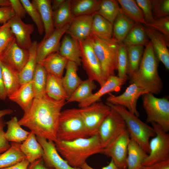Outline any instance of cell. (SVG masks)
I'll list each match as a JSON object with an SVG mask.
<instances>
[{
  "label": "cell",
  "mask_w": 169,
  "mask_h": 169,
  "mask_svg": "<svg viewBox=\"0 0 169 169\" xmlns=\"http://www.w3.org/2000/svg\"><path fill=\"white\" fill-rule=\"evenodd\" d=\"M66 103L65 100H56L46 94L41 98H34L18 123L28 128L36 136L54 142L57 140L61 110Z\"/></svg>",
  "instance_id": "1"
},
{
  "label": "cell",
  "mask_w": 169,
  "mask_h": 169,
  "mask_svg": "<svg viewBox=\"0 0 169 169\" xmlns=\"http://www.w3.org/2000/svg\"><path fill=\"white\" fill-rule=\"evenodd\" d=\"M59 153L71 166L80 168L90 156L102 153L103 147L98 133L93 136L65 141L54 142Z\"/></svg>",
  "instance_id": "2"
},
{
  "label": "cell",
  "mask_w": 169,
  "mask_h": 169,
  "mask_svg": "<svg viewBox=\"0 0 169 169\" xmlns=\"http://www.w3.org/2000/svg\"><path fill=\"white\" fill-rule=\"evenodd\" d=\"M145 47L138 69L130 77L131 83L148 93L158 94L163 88L158 71V59L150 41Z\"/></svg>",
  "instance_id": "3"
},
{
  "label": "cell",
  "mask_w": 169,
  "mask_h": 169,
  "mask_svg": "<svg viewBox=\"0 0 169 169\" xmlns=\"http://www.w3.org/2000/svg\"><path fill=\"white\" fill-rule=\"evenodd\" d=\"M100 64L106 80L117 70L118 44L112 38L105 39L91 34L87 39Z\"/></svg>",
  "instance_id": "4"
},
{
  "label": "cell",
  "mask_w": 169,
  "mask_h": 169,
  "mask_svg": "<svg viewBox=\"0 0 169 169\" xmlns=\"http://www.w3.org/2000/svg\"><path fill=\"white\" fill-rule=\"evenodd\" d=\"M106 104L115 110L123 118L131 138L135 141L147 153L150 152L151 137L155 136L153 128L140 119L126 108L118 105Z\"/></svg>",
  "instance_id": "5"
},
{
  "label": "cell",
  "mask_w": 169,
  "mask_h": 169,
  "mask_svg": "<svg viewBox=\"0 0 169 169\" xmlns=\"http://www.w3.org/2000/svg\"><path fill=\"white\" fill-rule=\"evenodd\" d=\"M56 136L57 140L65 141L89 137L79 109H69L61 111Z\"/></svg>",
  "instance_id": "6"
},
{
  "label": "cell",
  "mask_w": 169,
  "mask_h": 169,
  "mask_svg": "<svg viewBox=\"0 0 169 169\" xmlns=\"http://www.w3.org/2000/svg\"><path fill=\"white\" fill-rule=\"evenodd\" d=\"M142 95L143 106L147 116L146 123H156L168 132L169 131V101L168 99L156 97L150 93Z\"/></svg>",
  "instance_id": "7"
},
{
  "label": "cell",
  "mask_w": 169,
  "mask_h": 169,
  "mask_svg": "<svg viewBox=\"0 0 169 169\" xmlns=\"http://www.w3.org/2000/svg\"><path fill=\"white\" fill-rule=\"evenodd\" d=\"M151 123L156 135L149 141L150 152L142 166H150L169 160V134L157 124Z\"/></svg>",
  "instance_id": "8"
},
{
  "label": "cell",
  "mask_w": 169,
  "mask_h": 169,
  "mask_svg": "<svg viewBox=\"0 0 169 169\" xmlns=\"http://www.w3.org/2000/svg\"><path fill=\"white\" fill-rule=\"evenodd\" d=\"M111 109L110 106L102 102H96L79 109L89 137L98 133L100 126Z\"/></svg>",
  "instance_id": "9"
},
{
  "label": "cell",
  "mask_w": 169,
  "mask_h": 169,
  "mask_svg": "<svg viewBox=\"0 0 169 169\" xmlns=\"http://www.w3.org/2000/svg\"><path fill=\"white\" fill-rule=\"evenodd\" d=\"M81 64L88 78L98 83L101 86L105 79L99 62L93 48L87 40L79 41Z\"/></svg>",
  "instance_id": "10"
},
{
  "label": "cell",
  "mask_w": 169,
  "mask_h": 169,
  "mask_svg": "<svg viewBox=\"0 0 169 169\" xmlns=\"http://www.w3.org/2000/svg\"><path fill=\"white\" fill-rule=\"evenodd\" d=\"M111 108L110 112L102 123L98 131L104 148L108 146L121 132L126 129L123 118L115 110Z\"/></svg>",
  "instance_id": "11"
},
{
  "label": "cell",
  "mask_w": 169,
  "mask_h": 169,
  "mask_svg": "<svg viewBox=\"0 0 169 169\" xmlns=\"http://www.w3.org/2000/svg\"><path fill=\"white\" fill-rule=\"evenodd\" d=\"M28 49L20 47L15 38L0 53V61L14 72L19 73L28 61Z\"/></svg>",
  "instance_id": "12"
},
{
  "label": "cell",
  "mask_w": 169,
  "mask_h": 169,
  "mask_svg": "<svg viewBox=\"0 0 169 169\" xmlns=\"http://www.w3.org/2000/svg\"><path fill=\"white\" fill-rule=\"evenodd\" d=\"M130 139L126 129L104 149L102 153L111 157L120 169L126 167L127 149Z\"/></svg>",
  "instance_id": "13"
},
{
  "label": "cell",
  "mask_w": 169,
  "mask_h": 169,
  "mask_svg": "<svg viewBox=\"0 0 169 169\" xmlns=\"http://www.w3.org/2000/svg\"><path fill=\"white\" fill-rule=\"evenodd\" d=\"M147 93L136 84L131 83L121 94L116 96L110 94L106 98V102L124 107L138 117L139 113L136 108L137 101L141 96Z\"/></svg>",
  "instance_id": "14"
},
{
  "label": "cell",
  "mask_w": 169,
  "mask_h": 169,
  "mask_svg": "<svg viewBox=\"0 0 169 169\" xmlns=\"http://www.w3.org/2000/svg\"><path fill=\"white\" fill-rule=\"evenodd\" d=\"M36 137L43 149L44 154L42 158L47 166L53 169H81L71 166L62 158L57 151L53 141L39 136H36Z\"/></svg>",
  "instance_id": "15"
},
{
  "label": "cell",
  "mask_w": 169,
  "mask_h": 169,
  "mask_svg": "<svg viewBox=\"0 0 169 169\" xmlns=\"http://www.w3.org/2000/svg\"><path fill=\"white\" fill-rule=\"evenodd\" d=\"M69 24L58 29H55L47 38H43L38 44L37 49V63L41 61L51 54L59 52L61 38L67 30Z\"/></svg>",
  "instance_id": "16"
},
{
  "label": "cell",
  "mask_w": 169,
  "mask_h": 169,
  "mask_svg": "<svg viewBox=\"0 0 169 169\" xmlns=\"http://www.w3.org/2000/svg\"><path fill=\"white\" fill-rule=\"evenodd\" d=\"M144 28L158 60L169 70V51L168 47L169 39L163 34L149 27L144 26Z\"/></svg>",
  "instance_id": "17"
},
{
  "label": "cell",
  "mask_w": 169,
  "mask_h": 169,
  "mask_svg": "<svg viewBox=\"0 0 169 169\" xmlns=\"http://www.w3.org/2000/svg\"><path fill=\"white\" fill-rule=\"evenodd\" d=\"M8 22L17 44L28 50L32 43L31 35L34 30L33 24L24 23L15 15Z\"/></svg>",
  "instance_id": "18"
},
{
  "label": "cell",
  "mask_w": 169,
  "mask_h": 169,
  "mask_svg": "<svg viewBox=\"0 0 169 169\" xmlns=\"http://www.w3.org/2000/svg\"><path fill=\"white\" fill-rule=\"evenodd\" d=\"M94 14L73 17L65 33L78 41L86 40L91 34Z\"/></svg>",
  "instance_id": "19"
},
{
  "label": "cell",
  "mask_w": 169,
  "mask_h": 169,
  "mask_svg": "<svg viewBox=\"0 0 169 169\" xmlns=\"http://www.w3.org/2000/svg\"><path fill=\"white\" fill-rule=\"evenodd\" d=\"M127 79H121L115 75L109 77L100 89L90 97L79 103V108L85 107L97 102L105 94L111 92L119 91Z\"/></svg>",
  "instance_id": "20"
},
{
  "label": "cell",
  "mask_w": 169,
  "mask_h": 169,
  "mask_svg": "<svg viewBox=\"0 0 169 169\" xmlns=\"http://www.w3.org/2000/svg\"><path fill=\"white\" fill-rule=\"evenodd\" d=\"M59 53L68 61L75 63L78 66L81 64V53L79 41L70 36H64L61 42Z\"/></svg>",
  "instance_id": "21"
},
{
  "label": "cell",
  "mask_w": 169,
  "mask_h": 169,
  "mask_svg": "<svg viewBox=\"0 0 169 169\" xmlns=\"http://www.w3.org/2000/svg\"><path fill=\"white\" fill-rule=\"evenodd\" d=\"M51 1L50 0H33L31 2L40 15L45 33L44 38H48L55 29Z\"/></svg>",
  "instance_id": "22"
},
{
  "label": "cell",
  "mask_w": 169,
  "mask_h": 169,
  "mask_svg": "<svg viewBox=\"0 0 169 169\" xmlns=\"http://www.w3.org/2000/svg\"><path fill=\"white\" fill-rule=\"evenodd\" d=\"M68 61L57 52L50 54L38 63L44 68L47 73L62 78Z\"/></svg>",
  "instance_id": "23"
},
{
  "label": "cell",
  "mask_w": 169,
  "mask_h": 169,
  "mask_svg": "<svg viewBox=\"0 0 169 169\" xmlns=\"http://www.w3.org/2000/svg\"><path fill=\"white\" fill-rule=\"evenodd\" d=\"M20 149L30 163L42 158L43 149L37 141L36 136L31 131L27 139L20 145Z\"/></svg>",
  "instance_id": "24"
},
{
  "label": "cell",
  "mask_w": 169,
  "mask_h": 169,
  "mask_svg": "<svg viewBox=\"0 0 169 169\" xmlns=\"http://www.w3.org/2000/svg\"><path fill=\"white\" fill-rule=\"evenodd\" d=\"M136 23L120 12L113 24L112 39L117 44L123 42Z\"/></svg>",
  "instance_id": "25"
},
{
  "label": "cell",
  "mask_w": 169,
  "mask_h": 169,
  "mask_svg": "<svg viewBox=\"0 0 169 169\" xmlns=\"http://www.w3.org/2000/svg\"><path fill=\"white\" fill-rule=\"evenodd\" d=\"M8 98L18 105L24 112L26 111L34 99L32 81L21 84Z\"/></svg>",
  "instance_id": "26"
},
{
  "label": "cell",
  "mask_w": 169,
  "mask_h": 169,
  "mask_svg": "<svg viewBox=\"0 0 169 169\" xmlns=\"http://www.w3.org/2000/svg\"><path fill=\"white\" fill-rule=\"evenodd\" d=\"M148 155L139 145L130 138L127 149L126 169H139Z\"/></svg>",
  "instance_id": "27"
},
{
  "label": "cell",
  "mask_w": 169,
  "mask_h": 169,
  "mask_svg": "<svg viewBox=\"0 0 169 169\" xmlns=\"http://www.w3.org/2000/svg\"><path fill=\"white\" fill-rule=\"evenodd\" d=\"M78 66L75 63L68 61L65 75L62 78L63 84L68 96L67 100L83 81L78 74Z\"/></svg>",
  "instance_id": "28"
},
{
  "label": "cell",
  "mask_w": 169,
  "mask_h": 169,
  "mask_svg": "<svg viewBox=\"0 0 169 169\" xmlns=\"http://www.w3.org/2000/svg\"><path fill=\"white\" fill-rule=\"evenodd\" d=\"M37 41L32 42L31 45L28 49L29 57L28 61L22 70L17 75L21 84L32 81L36 65L37 49L38 45Z\"/></svg>",
  "instance_id": "29"
},
{
  "label": "cell",
  "mask_w": 169,
  "mask_h": 169,
  "mask_svg": "<svg viewBox=\"0 0 169 169\" xmlns=\"http://www.w3.org/2000/svg\"><path fill=\"white\" fill-rule=\"evenodd\" d=\"M101 0H71L73 17L94 14L98 11Z\"/></svg>",
  "instance_id": "30"
},
{
  "label": "cell",
  "mask_w": 169,
  "mask_h": 169,
  "mask_svg": "<svg viewBox=\"0 0 169 169\" xmlns=\"http://www.w3.org/2000/svg\"><path fill=\"white\" fill-rule=\"evenodd\" d=\"M45 93L48 96L56 100H67L68 99L62 78L48 73Z\"/></svg>",
  "instance_id": "31"
},
{
  "label": "cell",
  "mask_w": 169,
  "mask_h": 169,
  "mask_svg": "<svg viewBox=\"0 0 169 169\" xmlns=\"http://www.w3.org/2000/svg\"><path fill=\"white\" fill-rule=\"evenodd\" d=\"M112 33L113 24L97 13H95L93 17L91 34L102 38L111 39Z\"/></svg>",
  "instance_id": "32"
},
{
  "label": "cell",
  "mask_w": 169,
  "mask_h": 169,
  "mask_svg": "<svg viewBox=\"0 0 169 169\" xmlns=\"http://www.w3.org/2000/svg\"><path fill=\"white\" fill-rule=\"evenodd\" d=\"M149 42L144 26L139 23H136L123 42L126 47L137 45L146 46Z\"/></svg>",
  "instance_id": "33"
},
{
  "label": "cell",
  "mask_w": 169,
  "mask_h": 169,
  "mask_svg": "<svg viewBox=\"0 0 169 169\" xmlns=\"http://www.w3.org/2000/svg\"><path fill=\"white\" fill-rule=\"evenodd\" d=\"M6 124L7 125V130L5 135L8 141L21 143L27 139L30 133V132L22 128L16 116L12 117Z\"/></svg>",
  "instance_id": "34"
},
{
  "label": "cell",
  "mask_w": 169,
  "mask_h": 169,
  "mask_svg": "<svg viewBox=\"0 0 169 169\" xmlns=\"http://www.w3.org/2000/svg\"><path fill=\"white\" fill-rule=\"evenodd\" d=\"M20 144L12 142L10 148L0 155V169L12 166L26 158L20 150Z\"/></svg>",
  "instance_id": "35"
},
{
  "label": "cell",
  "mask_w": 169,
  "mask_h": 169,
  "mask_svg": "<svg viewBox=\"0 0 169 169\" xmlns=\"http://www.w3.org/2000/svg\"><path fill=\"white\" fill-rule=\"evenodd\" d=\"M121 6L122 13L126 16L136 23L145 25V21L143 13L134 0H118Z\"/></svg>",
  "instance_id": "36"
},
{
  "label": "cell",
  "mask_w": 169,
  "mask_h": 169,
  "mask_svg": "<svg viewBox=\"0 0 169 169\" xmlns=\"http://www.w3.org/2000/svg\"><path fill=\"white\" fill-rule=\"evenodd\" d=\"M47 72L44 68L37 63L32 80L34 98H40L46 94Z\"/></svg>",
  "instance_id": "37"
},
{
  "label": "cell",
  "mask_w": 169,
  "mask_h": 169,
  "mask_svg": "<svg viewBox=\"0 0 169 169\" xmlns=\"http://www.w3.org/2000/svg\"><path fill=\"white\" fill-rule=\"evenodd\" d=\"M71 0H65L60 7L53 11V16L55 29H58L70 24L73 18L70 8Z\"/></svg>",
  "instance_id": "38"
},
{
  "label": "cell",
  "mask_w": 169,
  "mask_h": 169,
  "mask_svg": "<svg viewBox=\"0 0 169 169\" xmlns=\"http://www.w3.org/2000/svg\"><path fill=\"white\" fill-rule=\"evenodd\" d=\"M1 64L4 88L7 96L9 97L21 84L18 78V73L1 62Z\"/></svg>",
  "instance_id": "39"
},
{
  "label": "cell",
  "mask_w": 169,
  "mask_h": 169,
  "mask_svg": "<svg viewBox=\"0 0 169 169\" xmlns=\"http://www.w3.org/2000/svg\"><path fill=\"white\" fill-rule=\"evenodd\" d=\"M96 87L94 81L88 78L83 81L67 100L66 103L75 102L79 103L90 97Z\"/></svg>",
  "instance_id": "40"
},
{
  "label": "cell",
  "mask_w": 169,
  "mask_h": 169,
  "mask_svg": "<svg viewBox=\"0 0 169 169\" xmlns=\"http://www.w3.org/2000/svg\"><path fill=\"white\" fill-rule=\"evenodd\" d=\"M116 0H101L97 13L113 24L120 10Z\"/></svg>",
  "instance_id": "41"
},
{
  "label": "cell",
  "mask_w": 169,
  "mask_h": 169,
  "mask_svg": "<svg viewBox=\"0 0 169 169\" xmlns=\"http://www.w3.org/2000/svg\"><path fill=\"white\" fill-rule=\"evenodd\" d=\"M128 60V74L131 77L138 69L144 52L141 45L126 47Z\"/></svg>",
  "instance_id": "42"
},
{
  "label": "cell",
  "mask_w": 169,
  "mask_h": 169,
  "mask_svg": "<svg viewBox=\"0 0 169 169\" xmlns=\"http://www.w3.org/2000/svg\"><path fill=\"white\" fill-rule=\"evenodd\" d=\"M118 44L117 76L121 79H127L128 60L126 47L123 42Z\"/></svg>",
  "instance_id": "43"
},
{
  "label": "cell",
  "mask_w": 169,
  "mask_h": 169,
  "mask_svg": "<svg viewBox=\"0 0 169 169\" xmlns=\"http://www.w3.org/2000/svg\"><path fill=\"white\" fill-rule=\"evenodd\" d=\"M27 13L32 18L36 25L39 33L42 35L44 31V24L38 10L28 0H20Z\"/></svg>",
  "instance_id": "44"
},
{
  "label": "cell",
  "mask_w": 169,
  "mask_h": 169,
  "mask_svg": "<svg viewBox=\"0 0 169 169\" xmlns=\"http://www.w3.org/2000/svg\"><path fill=\"white\" fill-rule=\"evenodd\" d=\"M152 7L155 20L169 16V0H152Z\"/></svg>",
  "instance_id": "45"
},
{
  "label": "cell",
  "mask_w": 169,
  "mask_h": 169,
  "mask_svg": "<svg viewBox=\"0 0 169 169\" xmlns=\"http://www.w3.org/2000/svg\"><path fill=\"white\" fill-rule=\"evenodd\" d=\"M15 38L9 22L0 27V53Z\"/></svg>",
  "instance_id": "46"
},
{
  "label": "cell",
  "mask_w": 169,
  "mask_h": 169,
  "mask_svg": "<svg viewBox=\"0 0 169 169\" xmlns=\"http://www.w3.org/2000/svg\"><path fill=\"white\" fill-rule=\"evenodd\" d=\"M144 26L149 27L160 32L169 39V16L155 19Z\"/></svg>",
  "instance_id": "47"
},
{
  "label": "cell",
  "mask_w": 169,
  "mask_h": 169,
  "mask_svg": "<svg viewBox=\"0 0 169 169\" xmlns=\"http://www.w3.org/2000/svg\"><path fill=\"white\" fill-rule=\"evenodd\" d=\"M137 5L141 10L146 23L153 22L152 0H136Z\"/></svg>",
  "instance_id": "48"
},
{
  "label": "cell",
  "mask_w": 169,
  "mask_h": 169,
  "mask_svg": "<svg viewBox=\"0 0 169 169\" xmlns=\"http://www.w3.org/2000/svg\"><path fill=\"white\" fill-rule=\"evenodd\" d=\"M6 122L3 118L0 119V154H2L8 149L11 146L5 135L4 128Z\"/></svg>",
  "instance_id": "49"
},
{
  "label": "cell",
  "mask_w": 169,
  "mask_h": 169,
  "mask_svg": "<svg viewBox=\"0 0 169 169\" xmlns=\"http://www.w3.org/2000/svg\"><path fill=\"white\" fill-rule=\"evenodd\" d=\"M15 15L12 8L10 6L0 7V23H7Z\"/></svg>",
  "instance_id": "50"
},
{
  "label": "cell",
  "mask_w": 169,
  "mask_h": 169,
  "mask_svg": "<svg viewBox=\"0 0 169 169\" xmlns=\"http://www.w3.org/2000/svg\"><path fill=\"white\" fill-rule=\"evenodd\" d=\"M11 6L13 10L15 15L21 19L25 18L26 14V10L19 0H9Z\"/></svg>",
  "instance_id": "51"
},
{
  "label": "cell",
  "mask_w": 169,
  "mask_h": 169,
  "mask_svg": "<svg viewBox=\"0 0 169 169\" xmlns=\"http://www.w3.org/2000/svg\"><path fill=\"white\" fill-rule=\"evenodd\" d=\"M139 169H169V160L150 166H142Z\"/></svg>",
  "instance_id": "52"
},
{
  "label": "cell",
  "mask_w": 169,
  "mask_h": 169,
  "mask_svg": "<svg viewBox=\"0 0 169 169\" xmlns=\"http://www.w3.org/2000/svg\"><path fill=\"white\" fill-rule=\"evenodd\" d=\"M30 164V162L25 158L12 166L0 169H28Z\"/></svg>",
  "instance_id": "53"
},
{
  "label": "cell",
  "mask_w": 169,
  "mask_h": 169,
  "mask_svg": "<svg viewBox=\"0 0 169 169\" xmlns=\"http://www.w3.org/2000/svg\"><path fill=\"white\" fill-rule=\"evenodd\" d=\"M28 169H53L47 166L44 164L43 158L38 159L30 163Z\"/></svg>",
  "instance_id": "54"
},
{
  "label": "cell",
  "mask_w": 169,
  "mask_h": 169,
  "mask_svg": "<svg viewBox=\"0 0 169 169\" xmlns=\"http://www.w3.org/2000/svg\"><path fill=\"white\" fill-rule=\"evenodd\" d=\"M7 97L3 83L1 62L0 61V99L5 100Z\"/></svg>",
  "instance_id": "55"
},
{
  "label": "cell",
  "mask_w": 169,
  "mask_h": 169,
  "mask_svg": "<svg viewBox=\"0 0 169 169\" xmlns=\"http://www.w3.org/2000/svg\"><path fill=\"white\" fill-rule=\"evenodd\" d=\"M81 169H95L88 164L86 162L84 163L80 167ZM101 169H120L115 164L113 161L111 159L109 164Z\"/></svg>",
  "instance_id": "56"
},
{
  "label": "cell",
  "mask_w": 169,
  "mask_h": 169,
  "mask_svg": "<svg viewBox=\"0 0 169 169\" xmlns=\"http://www.w3.org/2000/svg\"><path fill=\"white\" fill-rule=\"evenodd\" d=\"M65 0H53L51 1V6L53 11L56 10L62 5Z\"/></svg>",
  "instance_id": "57"
},
{
  "label": "cell",
  "mask_w": 169,
  "mask_h": 169,
  "mask_svg": "<svg viewBox=\"0 0 169 169\" xmlns=\"http://www.w3.org/2000/svg\"><path fill=\"white\" fill-rule=\"evenodd\" d=\"M13 113V110L10 109L0 110V119L5 115L12 114Z\"/></svg>",
  "instance_id": "58"
},
{
  "label": "cell",
  "mask_w": 169,
  "mask_h": 169,
  "mask_svg": "<svg viewBox=\"0 0 169 169\" xmlns=\"http://www.w3.org/2000/svg\"><path fill=\"white\" fill-rule=\"evenodd\" d=\"M11 5L9 0H0V6H10Z\"/></svg>",
  "instance_id": "59"
},
{
  "label": "cell",
  "mask_w": 169,
  "mask_h": 169,
  "mask_svg": "<svg viewBox=\"0 0 169 169\" xmlns=\"http://www.w3.org/2000/svg\"><path fill=\"white\" fill-rule=\"evenodd\" d=\"M126 169V167L123 168H122V169Z\"/></svg>",
  "instance_id": "60"
}]
</instances>
